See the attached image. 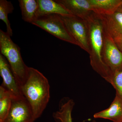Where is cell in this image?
Returning a JSON list of instances; mask_svg holds the SVG:
<instances>
[{"instance_id":"obj_1","label":"cell","mask_w":122,"mask_h":122,"mask_svg":"<svg viewBox=\"0 0 122 122\" xmlns=\"http://www.w3.org/2000/svg\"><path fill=\"white\" fill-rule=\"evenodd\" d=\"M20 87L23 96L37 119L43 113L50 99V86L48 79L37 70L29 67L26 79Z\"/></svg>"},{"instance_id":"obj_2","label":"cell","mask_w":122,"mask_h":122,"mask_svg":"<svg viewBox=\"0 0 122 122\" xmlns=\"http://www.w3.org/2000/svg\"><path fill=\"white\" fill-rule=\"evenodd\" d=\"M88 31L90 62L93 69L110 83L113 73L102 60L104 25L97 14L93 12L85 20Z\"/></svg>"},{"instance_id":"obj_3","label":"cell","mask_w":122,"mask_h":122,"mask_svg":"<svg viewBox=\"0 0 122 122\" xmlns=\"http://www.w3.org/2000/svg\"><path fill=\"white\" fill-rule=\"evenodd\" d=\"M6 32L0 30V51L7 60L20 86L25 82L29 67L24 63L20 48Z\"/></svg>"},{"instance_id":"obj_4","label":"cell","mask_w":122,"mask_h":122,"mask_svg":"<svg viewBox=\"0 0 122 122\" xmlns=\"http://www.w3.org/2000/svg\"><path fill=\"white\" fill-rule=\"evenodd\" d=\"M32 24L61 40L78 46L59 15L51 14L41 16L34 20Z\"/></svg>"},{"instance_id":"obj_5","label":"cell","mask_w":122,"mask_h":122,"mask_svg":"<svg viewBox=\"0 0 122 122\" xmlns=\"http://www.w3.org/2000/svg\"><path fill=\"white\" fill-rule=\"evenodd\" d=\"M59 15L78 46L89 54L88 28L86 21L73 15Z\"/></svg>"},{"instance_id":"obj_6","label":"cell","mask_w":122,"mask_h":122,"mask_svg":"<svg viewBox=\"0 0 122 122\" xmlns=\"http://www.w3.org/2000/svg\"><path fill=\"white\" fill-rule=\"evenodd\" d=\"M102 58L103 62L112 73L122 69V52L105 28Z\"/></svg>"},{"instance_id":"obj_7","label":"cell","mask_w":122,"mask_h":122,"mask_svg":"<svg viewBox=\"0 0 122 122\" xmlns=\"http://www.w3.org/2000/svg\"><path fill=\"white\" fill-rule=\"evenodd\" d=\"M35 120L30 105L23 96L12 98L10 110L3 122H33Z\"/></svg>"},{"instance_id":"obj_8","label":"cell","mask_w":122,"mask_h":122,"mask_svg":"<svg viewBox=\"0 0 122 122\" xmlns=\"http://www.w3.org/2000/svg\"><path fill=\"white\" fill-rule=\"evenodd\" d=\"M0 75L3 80L1 84L11 94L12 98L23 97L20 86L18 83L5 58L0 54Z\"/></svg>"},{"instance_id":"obj_9","label":"cell","mask_w":122,"mask_h":122,"mask_svg":"<svg viewBox=\"0 0 122 122\" xmlns=\"http://www.w3.org/2000/svg\"><path fill=\"white\" fill-rule=\"evenodd\" d=\"M72 15L85 20L93 12L89 0H56Z\"/></svg>"},{"instance_id":"obj_10","label":"cell","mask_w":122,"mask_h":122,"mask_svg":"<svg viewBox=\"0 0 122 122\" xmlns=\"http://www.w3.org/2000/svg\"><path fill=\"white\" fill-rule=\"evenodd\" d=\"M94 117L107 119L113 122H122V99L116 94L110 106L94 114Z\"/></svg>"},{"instance_id":"obj_11","label":"cell","mask_w":122,"mask_h":122,"mask_svg":"<svg viewBox=\"0 0 122 122\" xmlns=\"http://www.w3.org/2000/svg\"><path fill=\"white\" fill-rule=\"evenodd\" d=\"M98 15L106 30L113 38L122 36V12L117 11L111 15Z\"/></svg>"},{"instance_id":"obj_12","label":"cell","mask_w":122,"mask_h":122,"mask_svg":"<svg viewBox=\"0 0 122 122\" xmlns=\"http://www.w3.org/2000/svg\"><path fill=\"white\" fill-rule=\"evenodd\" d=\"M92 10L99 15H109L117 11L122 5V0H89Z\"/></svg>"},{"instance_id":"obj_13","label":"cell","mask_w":122,"mask_h":122,"mask_svg":"<svg viewBox=\"0 0 122 122\" xmlns=\"http://www.w3.org/2000/svg\"><path fill=\"white\" fill-rule=\"evenodd\" d=\"M38 1L39 7L37 18L41 16L49 14H56L60 15H72L62 5L55 0H38Z\"/></svg>"},{"instance_id":"obj_14","label":"cell","mask_w":122,"mask_h":122,"mask_svg":"<svg viewBox=\"0 0 122 122\" xmlns=\"http://www.w3.org/2000/svg\"><path fill=\"white\" fill-rule=\"evenodd\" d=\"M73 100L70 98L62 99L59 104V110L54 112L53 117L56 122H73L72 113L74 107ZM92 122H96L95 120Z\"/></svg>"},{"instance_id":"obj_15","label":"cell","mask_w":122,"mask_h":122,"mask_svg":"<svg viewBox=\"0 0 122 122\" xmlns=\"http://www.w3.org/2000/svg\"><path fill=\"white\" fill-rule=\"evenodd\" d=\"M22 19L24 21L32 24L37 17L38 5V0H19Z\"/></svg>"},{"instance_id":"obj_16","label":"cell","mask_w":122,"mask_h":122,"mask_svg":"<svg viewBox=\"0 0 122 122\" xmlns=\"http://www.w3.org/2000/svg\"><path fill=\"white\" fill-rule=\"evenodd\" d=\"M12 97L2 85L0 86V122H3L11 107Z\"/></svg>"},{"instance_id":"obj_17","label":"cell","mask_w":122,"mask_h":122,"mask_svg":"<svg viewBox=\"0 0 122 122\" xmlns=\"http://www.w3.org/2000/svg\"><path fill=\"white\" fill-rule=\"evenodd\" d=\"M14 10L13 5L11 2L6 0H0V20L3 21L6 24V32L10 37L12 36L13 31L10 22L8 18V15L13 13Z\"/></svg>"},{"instance_id":"obj_18","label":"cell","mask_w":122,"mask_h":122,"mask_svg":"<svg viewBox=\"0 0 122 122\" xmlns=\"http://www.w3.org/2000/svg\"><path fill=\"white\" fill-rule=\"evenodd\" d=\"M110 84L116 91V94L122 99V69L113 73Z\"/></svg>"},{"instance_id":"obj_19","label":"cell","mask_w":122,"mask_h":122,"mask_svg":"<svg viewBox=\"0 0 122 122\" xmlns=\"http://www.w3.org/2000/svg\"><path fill=\"white\" fill-rule=\"evenodd\" d=\"M118 48L122 52V36L117 37L113 38Z\"/></svg>"},{"instance_id":"obj_20","label":"cell","mask_w":122,"mask_h":122,"mask_svg":"<svg viewBox=\"0 0 122 122\" xmlns=\"http://www.w3.org/2000/svg\"><path fill=\"white\" fill-rule=\"evenodd\" d=\"M117 11H119L122 13V5L119 7Z\"/></svg>"}]
</instances>
